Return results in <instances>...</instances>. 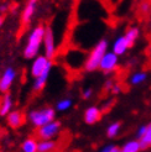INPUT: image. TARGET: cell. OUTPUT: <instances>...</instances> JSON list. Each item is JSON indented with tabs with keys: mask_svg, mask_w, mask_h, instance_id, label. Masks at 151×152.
I'll list each match as a JSON object with an SVG mask.
<instances>
[{
	"mask_svg": "<svg viewBox=\"0 0 151 152\" xmlns=\"http://www.w3.org/2000/svg\"><path fill=\"white\" fill-rule=\"evenodd\" d=\"M118 64H119V56H117L114 52L108 51L107 53H105V56L103 57V59H102L99 69L103 73L108 74V73L114 72L118 68Z\"/></svg>",
	"mask_w": 151,
	"mask_h": 152,
	"instance_id": "obj_6",
	"label": "cell"
},
{
	"mask_svg": "<svg viewBox=\"0 0 151 152\" xmlns=\"http://www.w3.org/2000/svg\"><path fill=\"white\" fill-rule=\"evenodd\" d=\"M150 3H151V0H150Z\"/></svg>",
	"mask_w": 151,
	"mask_h": 152,
	"instance_id": "obj_35",
	"label": "cell"
},
{
	"mask_svg": "<svg viewBox=\"0 0 151 152\" xmlns=\"http://www.w3.org/2000/svg\"><path fill=\"white\" fill-rule=\"evenodd\" d=\"M146 130H147V126H146V125H145V126H144V125L140 126V129L138 130V137H139V140L146 134Z\"/></svg>",
	"mask_w": 151,
	"mask_h": 152,
	"instance_id": "obj_25",
	"label": "cell"
},
{
	"mask_svg": "<svg viewBox=\"0 0 151 152\" xmlns=\"http://www.w3.org/2000/svg\"><path fill=\"white\" fill-rule=\"evenodd\" d=\"M72 104H73L72 99H70V98H65V99H61V100L57 103L56 109L58 111H66V110H68L71 108Z\"/></svg>",
	"mask_w": 151,
	"mask_h": 152,
	"instance_id": "obj_22",
	"label": "cell"
},
{
	"mask_svg": "<svg viewBox=\"0 0 151 152\" xmlns=\"http://www.w3.org/2000/svg\"><path fill=\"white\" fill-rule=\"evenodd\" d=\"M4 21H5V18L3 16V15H0V28L3 27V25H4Z\"/></svg>",
	"mask_w": 151,
	"mask_h": 152,
	"instance_id": "obj_30",
	"label": "cell"
},
{
	"mask_svg": "<svg viewBox=\"0 0 151 152\" xmlns=\"http://www.w3.org/2000/svg\"><path fill=\"white\" fill-rule=\"evenodd\" d=\"M92 95H93V90L90 89V88H87V89H84L82 92V98H83V99H86V100L89 99Z\"/></svg>",
	"mask_w": 151,
	"mask_h": 152,
	"instance_id": "obj_24",
	"label": "cell"
},
{
	"mask_svg": "<svg viewBox=\"0 0 151 152\" xmlns=\"http://www.w3.org/2000/svg\"><path fill=\"white\" fill-rule=\"evenodd\" d=\"M59 131H61V123L54 120L52 123L37 129V136L40 140H54V137H56Z\"/></svg>",
	"mask_w": 151,
	"mask_h": 152,
	"instance_id": "obj_4",
	"label": "cell"
},
{
	"mask_svg": "<svg viewBox=\"0 0 151 152\" xmlns=\"http://www.w3.org/2000/svg\"><path fill=\"white\" fill-rule=\"evenodd\" d=\"M37 146H39V141H36L32 137L26 139L21 145L22 152H37Z\"/></svg>",
	"mask_w": 151,
	"mask_h": 152,
	"instance_id": "obj_17",
	"label": "cell"
},
{
	"mask_svg": "<svg viewBox=\"0 0 151 152\" xmlns=\"http://www.w3.org/2000/svg\"><path fill=\"white\" fill-rule=\"evenodd\" d=\"M56 116V110L54 108H42V109H36L29 113V120L35 127L40 129L45 125H47L55 120Z\"/></svg>",
	"mask_w": 151,
	"mask_h": 152,
	"instance_id": "obj_3",
	"label": "cell"
},
{
	"mask_svg": "<svg viewBox=\"0 0 151 152\" xmlns=\"http://www.w3.org/2000/svg\"><path fill=\"white\" fill-rule=\"evenodd\" d=\"M113 87H114V82H113L111 79H109V80L105 82V84H104V89H105V90H111Z\"/></svg>",
	"mask_w": 151,
	"mask_h": 152,
	"instance_id": "obj_28",
	"label": "cell"
},
{
	"mask_svg": "<svg viewBox=\"0 0 151 152\" xmlns=\"http://www.w3.org/2000/svg\"><path fill=\"white\" fill-rule=\"evenodd\" d=\"M147 78V74L145 72H135L130 77V83L133 86H139L141 83H144Z\"/></svg>",
	"mask_w": 151,
	"mask_h": 152,
	"instance_id": "obj_20",
	"label": "cell"
},
{
	"mask_svg": "<svg viewBox=\"0 0 151 152\" xmlns=\"http://www.w3.org/2000/svg\"><path fill=\"white\" fill-rule=\"evenodd\" d=\"M109 152H122V147H118V146H110Z\"/></svg>",
	"mask_w": 151,
	"mask_h": 152,
	"instance_id": "obj_29",
	"label": "cell"
},
{
	"mask_svg": "<svg viewBox=\"0 0 151 152\" xmlns=\"http://www.w3.org/2000/svg\"><path fill=\"white\" fill-rule=\"evenodd\" d=\"M139 35H140V30H139V27H136V26H133V27H129L126 30V32L124 34V36H125V39L128 40V42L130 43V46L133 47L134 46V43H135V41L138 40V37H139Z\"/></svg>",
	"mask_w": 151,
	"mask_h": 152,
	"instance_id": "obj_16",
	"label": "cell"
},
{
	"mask_svg": "<svg viewBox=\"0 0 151 152\" xmlns=\"http://www.w3.org/2000/svg\"><path fill=\"white\" fill-rule=\"evenodd\" d=\"M150 32H151V24H150Z\"/></svg>",
	"mask_w": 151,
	"mask_h": 152,
	"instance_id": "obj_33",
	"label": "cell"
},
{
	"mask_svg": "<svg viewBox=\"0 0 151 152\" xmlns=\"http://www.w3.org/2000/svg\"><path fill=\"white\" fill-rule=\"evenodd\" d=\"M43 50H45V56L52 61L56 53V45H55L54 31H52L50 26H46V32H45V39H43Z\"/></svg>",
	"mask_w": 151,
	"mask_h": 152,
	"instance_id": "obj_7",
	"label": "cell"
},
{
	"mask_svg": "<svg viewBox=\"0 0 151 152\" xmlns=\"http://www.w3.org/2000/svg\"><path fill=\"white\" fill-rule=\"evenodd\" d=\"M45 32H46V26L40 24L35 26L29 34L26 46L24 48V57L26 59H34L39 56L40 47L43 45Z\"/></svg>",
	"mask_w": 151,
	"mask_h": 152,
	"instance_id": "obj_1",
	"label": "cell"
},
{
	"mask_svg": "<svg viewBox=\"0 0 151 152\" xmlns=\"http://www.w3.org/2000/svg\"><path fill=\"white\" fill-rule=\"evenodd\" d=\"M0 109H1V99H0Z\"/></svg>",
	"mask_w": 151,
	"mask_h": 152,
	"instance_id": "obj_32",
	"label": "cell"
},
{
	"mask_svg": "<svg viewBox=\"0 0 151 152\" xmlns=\"http://www.w3.org/2000/svg\"><path fill=\"white\" fill-rule=\"evenodd\" d=\"M102 119V110L97 106H89L84 111V121L88 125H94Z\"/></svg>",
	"mask_w": 151,
	"mask_h": 152,
	"instance_id": "obj_11",
	"label": "cell"
},
{
	"mask_svg": "<svg viewBox=\"0 0 151 152\" xmlns=\"http://www.w3.org/2000/svg\"><path fill=\"white\" fill-rule=\"evenodd\" d=\"M131 46L130 43L128 42V40L125 39V36L122 35L117 37V40L114 41V43H113L111 46V52H114L117 56H123L124 53H126V51L129 50Z\"/></svg>",
	"mask_w": 151,
	"mask_h": 152,
	"instance_id": "obj_9",
	"label": "cell"
},
{
	"mask_svg": "<svg viewBox=\"0 0 151 152\" xmlns=\"http://www.w3.org/2000/svg\"><path fill=\"white\" fill-rule=\"evenodd\" d=\"M12 98L10 93L4 94L1 98V109H0V115L1 116H7L12 111Z\"/></svg>",
	"mask_w": 151,
	"mask_h": 152,
	"instance_id": "obj_14",
	"label": "cell"
},
{
	"mask_svg": "<svg viewBox=\"0 0 151 152\" xmlns=\"http://www.w3.org/2000/svg\"><path fill=\"white\" fill-rule=\"evenodd\" d=\"M0 79H1V75H0Z\"/></svg>",
	"mask_w": 151,
	"mask_h": 152,
	"instance_id": "obj_34",
	"label": "cell"
},
{
	"mask_svg": "<svg viewBox=\"0 0 151 152\" xmlns=\"http://www.w3.org/2000/svg\"><path fill=\"white\" fill-rule=\"evenodd\" d=\"M111 94H114V95H117V94H119L120 92H122V87H120L119 84H114V87L111 88Z\"/></svg>",
	"mask_w": 151,
	"mask_h": 152,
	"instance_id": "obj_26",
	"label": "cell"
},
{
	"mask_svg": "<svg viewBox=\"0 0 151 152\" xmlns=\"http://www.w3.org/2000/svg\"><path fill=\"white\" fill-rule=\"evenodd\" d=\"M51 68L52 67H48L46 71H45L39 78H35V82H34V90L35 92H41V90L45 88V86H46L47 83V79H48V75H50V72H51Z\"/></svg>",
	"mask_w": 151,
	"mask_h": 152,
	"instance_id": "obj_13",
	"label": "cell"
},
{
	"mask_svg": "<svg viewBox=\"0 0 151 152\" xmlns=\"http://www.w3.org/2000/svg\"><path fill=\"white\" fill-rule=\"evenodd\" d=\"M48 67H52V61L48 59L46 56H37L31 64V75L34 78H39L40 75L47 69Z\"/></svg>",
	"mask_w": 151,
	"mask_h": 152,
	"instance_id": "obj_5",
	"label": "cell"
},
{
	"mask_svg": "<svg viewBox=\"0 0 151 152\" xmlns=\"http://www.w3.org/2000/svg\"><path fill=\"white\" fill-rule=\"evenodd\" d=\"M57 147V142L54 140H40L37 152H54Z\"/></svg>",
	"mask_w": 151,
	"mask_h": 152,
	"instance_id": "obj_15",
	"label": "cell"
},
{
	"mask_svg": "<svg viewBox=\"0 0 151 152\" xmlns=\"http://www.w3.org/2000/svg\"><path fill=\"white\" fill-rule=\"evenodd\" d=\"M37 1L39 0H29L25 9L22 10V15H21V24L22 26L27 25L30 21H31L34 14H35V10H36V5H37Z\"/></svg>",
	"mask_w": 151,
	"mask_h": 152,
	"instance_id": "obj_10",
	"label": "cell"
},
{
	"mask_svg": "<svg viewBox=\"0 0 151 152\" xmlns=\"http://www.w3.org/2000/svg\"><path fill=\"white\" fill-rule=\"evenodd\" d=\"M107 52H108V41L100 40L93 47V50L89 53V56L87 57L84 62V69L87 72H94L97 69H99L100 62Z\"/></svg>",
	"mask_w": 151,
	"mask_h": 152,
	"instance_id": "obj_2",
	"label": "cell"
},
{
	"mask_svg": "<svg viewBox=\"0 0 151 152\" xmlns=\"http://www.w3.org/2000/svg\"><path fill=\"white\" fill-rule=\"evenodd\" d=\"M7 10H9V4H7V3L0 4V15H3V14L6 12Z\"/></svg>",
	"mask_w": 151,
	"mask_h": 152,
	"instance_id": "obj_27",
	"label": "cell"
},
{
	"mask_svg": "<svg viewBox=\"0 0 151 152\" xmlns=\"http://www.w3.org/2000/svg\"><path fill=\"white\" fill-rule=\"evenodd\" d=\"M139 151H141V146H140L139 140L129 141L122 147V152H139Z\"/></svg>",
	"mask_w": 151,
	"mask_h": 152,
	"instance_id": "obj_19",
	"label": "cell"
},
{
	"mask_svg": "<svg viewBox=\"0 0 151 152\" xmlns=\"http://www.w3.org/2000/svg\"><path fill=\"white\" fill-rule=\"evenodd\" d=\"M120 127H122V123H119V121H117V123H113L111 125H109V127L107 129V135L108 137H115V136L119 134L120 131Z\"/></svg>",
	"mask_w": 151,
	"mask_h": 152,
	"instance_id": "obj_21",
	"label": "cell"
},
{
	"mask_svg": "<svg viewBox=\"0 0 151 152\" xmlns=\"http://www.w3.org/2000/svg\"><path fill=\"white\" fill-rule=\"evenodd\" d=\"M109 150H110V146H107V147H104L100 152H109Z\"/></svg>",
	"mask_w": 151,
	"mask_h": 152,
	"instance_id": "obj_31",
	"label": "cell"
},
{
	"mask_svg": "<svg viewBox=\"0 0 151 152\" xmlns=\"http://www.w3.org/2000/svg\"><path fill=\"white\" fill-rule=\"evenodd\" d=\"M139 11L142 15H149L151 12V3L150 0H141L139 5Z\"/></svg>",
	"mask_w": 151,
	"mask_h": 152,
	"instance_id": "obj_23",
	"label": "cell"
},
{
	"mask_svg": "<svg viewBox=\"0 0 151 152\" xmlns=\"http://www.w3.org/2000/svg\"><path fill=\"white\" fill-rule=\"evenodd\" d=\"M16 78V71L12 67H7L1 74V79H0V92L6 94L9 93V89L12 86V83Z\"/></svg>",
	"mask_w": 151,
	"mask_h": 152,
	"instance_id": "obj_8",
	"label": "cell"
},
{
	"mask_svg": "<svg viewBox=\"0 0 151 152\" xmlns=\"http://www.w3.org/2000/svg\"><path fill=\"white\" fill-rule=\"evenodd\" d=\"M146 126H147L146 134L139 140L141 150H147L149 147H151V123L149 125H146Z\"/></svg>",
	"mask_w": 151,
	"mask_h": 152,
	"instance_id": "obj_18",
	"label": "cell"
},
{
	"mask_svg": "<svg viewBox=\"0 0 151 152\" xmlns=\"http://www.w3.org/2000/svg\"><path fill=\"white\" fill-rule=\"evenodd\" d=\"M24 114L19 110H12L9 115L6 116V121H7V125L12 129H18L20 127L22 124H24Z\"/></svg>",
	"mask_w": 151,
	"mask_h": 152,
	"instance_id": "obj_12",
	"label": "cell"
}]
</instances>
